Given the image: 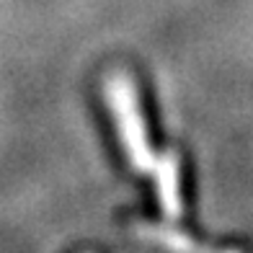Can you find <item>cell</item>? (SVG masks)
Instances as JSON below:
<instances>
[{
  "mask_svg": "<svg viewBox=\"0 0 253 253\" xmlns=\"http://www.w3.org/2000/svg\"><path fill=\"white\" fill-rule=\"evenodd\" d=\"M227 253H238V251H227Z\"/></svg>",
  "mask_w": 253,
  "mask_h": 253,
  "instance_id": "obj_1",
  "label": "cell"
}]
</instances>
